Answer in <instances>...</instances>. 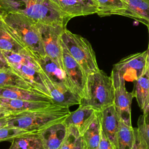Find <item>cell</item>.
<instances>
[{"label":"cell","instance_id":"6da1fadb","mask_svg":"<svg viewBox=\"0 0 149 149\" xmlns=\"http://www.w3.org/2000/svg\"><path fill=\"white\" fill-rule=\"evenodd\" d=\"M0 11L20 13L36 23L65 27L70 19L49 0H0Z\"/></svg>","mask_w":149,"mask_h":149},{"label":"cell","instance_id":"7a4b0ae2","mask_svg":"<svg viewBox=\"0 0 149 149\" xmlns=\"http://www.w3.org/2000/svg\"><path fill=\"white\" fill-rule=\"evenodd\" d=\"M69 108L54 103L36 109L10 113L7 118V126L29 132H38L54 124L63 122L71 112Z\"/></svg>","mask_w":149,"mask_h":149},{"label":"cell","instance_id":"3957f363","mask_svg":"<svg viewBox=\"0 0 149 149\" xmlns=\"http://www.w3.org/2000/svg\"><path fill=\"white\" fill-rule=\"evenodd\" d=\"M2 19L23 46L35 57L46 55L36 23L16 12L0 11Z\"/></svg>","mask_w":149,"mask_h":149},{"label":"cell","instance_id":"277c9868","mask_svg":"<svg viewBox=\"0 0 149 149\" xmlns=\"http://www.w3.org/2000/svg\"><path fill=\"white\" fill-rule=\"evenodd\" d=\"M114 98L115 87L111 77L100 70L87 76L86 95L79 105L89 106L101 112L113 105Z\"/></svg>","mask_w":149,"mask_h":149},{"label":"cell","instance_id":"5b68a950","mask_svg":"<svg viewBox=\"0 0 149 149\" xmlns=\"http://www.w3.org/2000/svg\"><path fill=\"white\" fill-rule=\"evenodd\" d=\"M61 39L69 52L79 63L87 76L100 70L97 62L95 52L87 39L80 35L72 33L67 29L63 30Z\"/></svg>","mask_w":149,"mask_h":149},{"label":"cell","instance_id":"8992f818","mask_svg":"<svg viewBox=\"0 0 149 149\" xmlns=\"http://www.w3.org/2000/svg\"><path fill=\"white\" fill-rule=\"evenodd\" d=\"M147 51L129 55L113 66L111 77L115 88L125 84L126 80H136L144 72Z\"/></svg>","mask_w":149,"mask_h":149},{"label":"cell","instance_id":"52a82bcc","mask_svg":"<svg viewBox=\"0 0 149 149\" xmlns=\"http://www.w3.org/2000/svg\"><path fill=\"white\" fill-rule=\"evenodd\" d=\"M36 24L46 55L52 59L64 70L61 36L66 27L39 23Z\"/></svg>","mask_w":149,"mask_h":149},{"label":"cell","instance_id":"ba28073f","mask_svg":"<svg viewBox=\"0 0 149 149\" xmlns=\"http://www.w3.org/2000/svg\"><path fill=\"white\" fill-rule=\"evenodd\" d=\"M61 42L64 70L71 80L76 92L81 100L86 95L87 75L69 52L62 41Z\"/></svg>","mask_w":149,"mask_h":149},{"label":"cell","instance_id":"9c48e42d","mask_svg":"<svg viewBox=\"0 0 149 149\" xmlns=\"http://www.w3.org/2000/svg\"><path fill=\"white\" fill-rule=\"evenodd\" d=\"M66 16L72 19L79 16L97 13V6L94 0H49Z\"/></svg>","mask_w":149,"mask_h":149},{"label":"cell","instance_id":"30bf717a","mask_svg":"<svg viewBox=\"0 0 149 149\" xmlns=\"http://www.w3.org/2000/svg\"><path fill=\"white\" fill-rule=\"evenodd\" d=\"M36 58L42 71L52 83L65 87L77 94L71 80L65 71L52 59L47 55L36 57Z\"/></svg>","mask_w":149,"mask_h":149},{"label":"cell","instance_id":"8fae6325","mask_svg":"<svg viewBox=\"0 0 149 149\" xmlns=\"http://www.w3.org/2000/svg\"><path fill=\"white\" fill-rule=\"evenodd\" d=\"M99 113L100 111L91 107L79 105V108L71 112L63 122L67 127L73 126L76 127L82 136Z\"/></svg>","mask_w":149,"mask_h":149},{"label":"cell","instance_id":"7c38bea8","mask_svg":"<svg viewBox=\"0 0 149 149\" xmlns=\"http://www.w3.org/2000/svg\"><path fill=\"white\" fill-rule=\"evenodd\" d=\"M41 76L43 82L55 104L68 107L80 104L81 98L77 94L65 87L52 83L42 70Z\"/></svg>","mask_w":149,"mask_h":149},{"label":"cell","instance_id":"4fadbf2b","mask_svg":"<svg viewBox=\"0 0 149 149\" xmlns=\"http://www.w3.org/2000/svg\"><path fill=\"white\" fill-rule=\"evenodd\" d=\"M134 97V93L127 91L125 84L115 88L113 105L121 121L129 127H132L131 105Z\"/></svg>","mask_w":149,"mask_h":149},{"label":"cell","instance_id":"5bb4252c","mask_svg":"<svg viewBox=\"0 0 149 149\" xmlns=\"http://www.w3.org/2000/svg\"><path fill=\"white\" fill-rule=\"evenodd\" d=\"M100 116L101 130L105 136L112 143L115 149H116L117 137L121 120L113 105L101 111Z\"/></svg>","mask_w":149,"mask_h":149},{"label":"cell","instance_id":"9a60e30c","mask_svg":"<svg viewBox=\"0 0 149 149\" xmlns=\"http://www.w3.org/2000/svg\"><path fill=\"white\" fill-rule=\"evenodd\" d=\"M45 149H60L67 133L63 122L54 124L39 131Z\"/></svg>","mask_w":149,"mask_h":149},{"label":"cell","instance_id":"2e32d148","mask_svg":"<svg viewBox=\"0 0 149 149\" xmlns=\"http://www.w3.org/2000/svg\"><path fill=\"white\" fill-rule=\"evenodd\" d=\"M0 97L54 102L50 96L38 90L14 87H0Z\"/></svg>","mask_w":149,"mask_h":149},{"label":"cell","instance_id":"e0dca14e","mask_svg":"<svg viewBox=\"0 0 149 149\" xmlns=\"http://www.w3.org/2000/svg\"><path fill=\"white\" fill-rule=\"evenodd\" d=\"M10 66L15 73L22 77L31 87L50 96L48 89L43 82L41 69H39L24 65H10Z\"/></svg>","mask_w":149,"mask_h":149},{"label":"cell","instance_id":"ac0fdd59","mask_svg":"<svg viewBox=\"0 0 149 149\" xmlns=\"http://www.w3.org/2000/svg\"><path fill=\"white\" fill-rule=\"evenodd\" d=\"M97 6V14L101 16L121 15L137 21V17L122 0H94Z\"/></svg>","mask_w":149,"mask_h":149},{"label":"cell","instance_id":"d6986e66","mask_svg":"<svg viewBox=\"0 0 149 149\" xmlns=\"http://www.w3.org/2000/svg\"><path fill=\"white\" fill-rule=\"evenodd\" d=\"M54 102L35 101L0 97V108L10 113H16L47 107Z\"/></svg>","mask_w":149,"mask_h":149},{"label":"cell","instance_id":"ffe728a7","mask_svg":"<svg viewBox=\"0 0 149 149\" xmlns=\"http://www.w3.org/2000/svg\"><path fill=\"white\" fill-rule=\"evenodd\" d=\"M0 50L34 55L23 46L2 19L0 20Z\"/></svg>","mask_w":149,"mask_h":149},{"label":"cell","instance_id":"44dd1931","mask_svg":"<svg viewBox=\"0 0 149 149\" xmlns=\"http://www.w3.org/2000/svg\"><path fill=\"white\" fill-rule=\"evenodd\" d=\"M134 93L139 107L144 111L149 105V72L146 68L144 73L136 80Z\"/></svg>","mask_w":149,"mask_h":149},{"label":"cell","instance_id":"7402d4cb","mask_svg":"<svg viewBox=\"0 0 149 149\" xmlns=\"http://www.w3.org/2000/svg\"><path fill=\"white\" fill-rule=\"evenodd\" d=\"M11 141L9 149H45L38 132L16 137Z\"/></svg>","mask_w":149,"mask_h":149},{"label":"cell","instance_id":"603a6c76","mask_svg":"<svg viewBox=\"0 0 149 149\" xmlns=\"http://www.w3.org/2000/svg\"><path fill=\"white\" fill-rule=\"evenodd\" d=\"M100 112L82 135L87 149H98L101 134Z\"/></svg>","mask_w":149,"mask_h":149},{"label":"cell","instance_id":"cb8c5ba5","mask_svg":"<svg viewBox=\"0 0 149 149\" xmlns=\"http://www.w3.org/2000/svg\"><path fill=\"white\" fill-rule=\"evenodd\" d=\"M137 17L146 25L149 23V0H122Z\"/></svg>","mask_w":149,"mask_h":149},{"label":"cell","instance_id":"d4e9b609","mask_svg":"<svg viewBox=\"0 0 149 149\" xmlns=\"http://www.w3.org/2000/svg\"><path fill=\"white\" fill-rule=\"evenodd\" d=\"M0 87H14L26 89H35L31 87L27 82L11 68L0 70Z\"/></svg>","mask_w":149,"mask_h":149},{"label":"cell","instance_id":"484cf974","mask_svg":"<svg viewBox=\"0 0 149 149\" xmlns=\"http://www.w3.org/2000/svg\"><path fill=\"white\" fill-rule=\"evenodd\" d=\"M86 145L82 136L73 126L67 127V133L60 149H84Z\"/></svg>","mask_w":149,"mask_h":149},{"label":"cell","instance_id":"4316f807","mask_svg":"<svg viewBox=\"0 0 149 149\" xmlns=\"http://www.w3.org/2000/svg\"><path fill=\"white\" fill-rule=\"evenodd\" d=\"M2 51L9 65H24L33 66L39 69H41L34 55L29 54Z\"/></svg>","mask_w":149,"mask_h":149},{"label":"cell","instance_id":"83f0119b","mask_svg":"<svg viewBox=\"0 0 149 149\" xmlns=\"http://www.w3.org/2000/svg\"><path fill=\"white\" fill-rule=\"evenodd\" d=\"M133 139V127L125 125L121 121L117 137L116 149H132Z\"/></svg>","mask_w":149,"mask_h":149},{"label":"cell","instance_id":"f1b7e54d","mask_svg":"<svg viewBox=\"0 0 149 149\" xmlns=\"http://www.w3.org/2000/svg\"><path fill=\"white\" fill-rule=\"evenodd\" d=\"M143 112V113L139 118L137 128L141 137L149 149V105Z\"/></svg>","mask_w":149,"mask_h":149},{"label":"cell","instance_id":"f546056e","mask_svg":"<svg viewBox=\"0 0 149 149\" xmlns=\"http://www.w3.org/2000/svg\"><path fill=\"white\" fill-rule=\"evenodd\" d=\"M31 133L18 127L5 126L0 127V141H12L14 139Z\"/></svg>","mask_w":149,"mask_h":149},{"label":"cell","instance_id":"4dcf8cb0","mask_svg":"<svg viewBox=\"0 0 149 149\" xmlns=\"http://www.w3.org/2000/svg\"><path fill=\"white\" fill-rule=\"evenodd\" d=\"M134 139L132 149H148L147 145L141 137L137 127L133 128Z\"/></svg>","mask_w":149,"mask_h":149},{"label":"cell","instance_id":"1f68e13d","mask_svg":"<svg viewBox=\"0 0 149 149\" xmlns=\"http://www.w3.org/2000/svg\"><path fill=\"white\" fill-rule=\"evenodd\" d=\"M98 149H115L112 143L105 136L101 130V140L98 147Z\"/></svg>","mask_w":149,"mask_h":149},{"label":"cell","instance_id":"d6a6232c","mask_svg":"<svg viewBox=\"0 0 149 149\" xmlns=\"http://www.w3.org/2000/svg\"><path fill=\"white\" fill-rule=\"evenodd\" d=\"M10 65L7 61L6 58L5 57L2 51L0 50V70L10 69Z\"/></svg>","mask_w":149,"mask_h":149},{"label":"cell","instance_id":"836d02e7","mask_svg":"<svg viewBox=\"0 0 149 149\" xmlns=\"http://www.w3.org/2000/svg\"><path fill=\"white\" fill-rule=\"evenodd\" d=\"M147 27H148V37H149V23L147 25ZM146 51H147V61H146V68L149 72V38H148V45L147 49Z\"/></svg>","mask_w":149,"mask_h":149},{"label":"cell","instance_id":"e575fe53","mask_svg":"<svg viewBox=\"0 0 149 149\" xmlns=\"http://www.w3.org/2000/svg\"><path fill=\"white\" fill-rule=\"evenodd\" d=\"M10 114V112L0 108V119L8 118Z\"/></svg>","mask_w":149,"mask_h":149},{"label":"cell","instance_id":"d590c367","mask_svg":"<svg viewBox=\"0 0 149 149\" xmlns=\"http://www.w3.org/2000/svg\"><path fill=\"white\" fill-rule=\"evenodd\" d=\"M7 125V118L0 119V127Z\"/></svg>","mask_w":149,"mask_h":149},{"label":"cell","instance_id":"8d00e7d4","mask_svg":"<svg viewBox=\"0 0 149 149\" xmlns=\"http://www.w3.org/2000/svg\"><path fill=\"white\" fill-rule=\"evenodd\" d=\"M1 19H2V16H1V13H0V20Z\"/></svg>","mask_w":149,"mask_h":149},{"label":"cell","instance_id":"74e56055","mask_svg":"<svg viewBox=\"0 0 149 149\" xmlns=\"http://www.w3.org/2000/svg\"><path fill=\"white\" fill-rule=\"evenodd\" d=\"M84 149H87V148H86V147H85V148H84Z\"/></svg>","mask_w":149,"mask_h":149}]
</instances>
